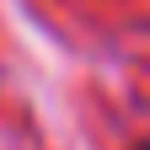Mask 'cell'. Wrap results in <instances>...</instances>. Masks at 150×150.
<instances>
[{
	"instance_id": "1",
	"label": "cell",
	"mask_w": 150,
	"mask_h": 150,
	"mask_svg": "<svg viewBox=\"0 0 150 150\" xmlns=\"http://www.w3.org/2000/svg\"><path fill=\"white\" fill-rule=\"evenodd\" d=\"M139 150H150V145H139Z\"/></svg>"
}]
</instances>
